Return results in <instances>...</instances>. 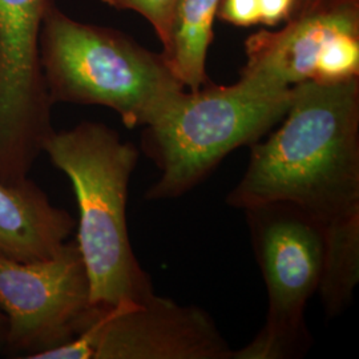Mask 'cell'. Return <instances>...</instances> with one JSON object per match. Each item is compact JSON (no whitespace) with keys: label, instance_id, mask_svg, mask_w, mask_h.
Segmentation results:
<instances>
[{"label":"cell","instance_id":"1","mask_svg":"<svg viewBox=\"0 0 359 359\" xmlns=\"http://www.w3.org/2000/svg\"><path fill=\"white\" fill-rule=\"evenodd\" d=\"M280 123L250 145L226 203L243 210L290 203L325 222L359 210V77L295 84Z\"/></svg>","mask_w":359,"mask_h":359},{"label":"cell","instance_id":"2","mask_svg":"<svg viewBox=\"0 0 359 359\" xmlns=\"http://www.w3.org/2000/svg\"><path fill=\"white\" fill-rule=\"evenodd\" d=\"M69 179L79 206L76 246L86 265L95 308L142 302L154 285L133 253L127 222L129 181L139 151L115 129L84 121L53 130L43 145Z\"/></svg>","mask_w":359,"mask_h":359},{"label":"cell","instance_id":"3","mask_svg":"<svg viewBox=\"0 0 359 359\" xmlns=\"http://www.w3.org/2000/svg\"><path fill=\"white\" fill-rule=\"evenodd\" d=\"M292 87L241 74L231 86L210 81L180 90L144 127L142 147L160 176L148 200L191 192L237 148L261 140L286 115Z\"/></svg>","mask_w":359,"mask_h":359},{"label":"cell","instance_id":"4","mask_svg":"<svg viewBox=\"0 0 359 359\" xmlns=\"http://www.w3.org/2000/svg\"><path fill=\"white\" fill-rule=\"evenodd\" d=\"M40 65L52 104L105 107L127 128L145 127L185 90L163 53L121 31L77 22L57 6L43 23Z\"/></svg>","mask_w":359,"mask_h":359},{"label":"cell","instance_id":"5","mask_svg":"<svg viewBox=\"0 0 359 359\" xmlns=\"http://www.w3.org/2000/svg\"><path fill=\"white\" fill-rule=\"evenodd\" d=\"M257 264L268 294L266 322L231 359H289L311 345L305 309L317 293L326 222L290 203L244 209Z\"/></svg>","mask_w":359,"mask_h":359},{"label":"cell","instance_id":"6","mask_svg":"<svg viewBox=\"0 0 359 359\" xmlns=\"http://www.w3.org/2000/svg\"><path fill=\"white\" fill-rule=\"evenodd\" d=\"M59 0H0V180L26 179L53 132L40 35Z\"/></svg>","mask_w":359,"mask_h":359},{"label":"cell","instance_id":"7","mask_svg":"<svg viewBox=\"0 0 359 359\" xmlns=\"http://www.w3.org/2000/svg\"><path fill=\"white\" fill-rule=\"evenodd\" d=\"M0 310L7 344L31 355L80 333L102 310L90 302L88 274L76 243L36 261L0 258Z\"/></svg>","mask_w":359,"mask_h":359},{"label":"cell","instance_id":"8","mask_svg":"<svg viewBox=\"0 0 359 359\" xmlns=\"http://www.w3.org/2000/svg\"><path fill=\"white\" fill-rule=\"evenodd\" d=\"M228 341L198 306L152 294L104 313L93 359H231Z\"/></svg>","mask_w":359,"mask_h":359},{"label":"cell","instance_id":"9","mask_svg":"<svg viewBox=\"0 0 359 359\" xmlns=\"http://www.w3.org/2000/svg\"><path fill=\"white\" fill-rule=\"evenodd\" d=\"M286 22L278 31H259L246 39L241 74L283 87L313 81L327 40L344 31H359V1L332 0Z\"/></svg>","mask_w":359,"mask_h":359},{"label":"cell","instance_id":"10","mask_svg":"<svg viewBox=\"0 0 359 359\" xmlns=\"http://www.w3.org/2000/svg\"><path fill=\"white\" fill-rule=\"evenodd\" d=\"M75 229V219L52 205L31 180H0V258L36 261L57 255Z\"/></svg>","mask_w":359,"mask_h":359},{"label":"cell","instance_id":"11","mask_svg":"<svg viewBox=\"0 0 359 359\" xmlns=\"http://www.w3.org/2000/svg\"><path fill=\"white\" fill-rule=\"evenodd\" d=\"M219 0H179L163 56L185 90L209 83L206 57Z\"/></svg>","mask_w":359,"mask_h":359},{"label":"cell","instance_id":"12","mask_svg":"<svg viewBox=\"0 0 359 359\" xmlns=\"http://www.w3.org/2000/svg\"><path fill=\"white\" fill-rule=\"evenodd\" d=\"M359 283V210L326 222L317 293L329 317L342 314Z\"/></svg>","mask_w":359,"mask_h":359},{"label":"cell","instance_id":"13","mask_svg":"<svg viewBox=\"0 0 359 359\" xmlns=\"http://www.w3.org/2000/svg\"><path fill=\"white\" fill-rule=\"evenodd\" d=\"M359 76V31L335 34L318 57L313 81L339 83Z\"/></svg>","mask_w":359,"mask_h":359},{"label":"cell","instance_id":"14","mask_svg":"<svg viewBox=\"0 0 359 359\" xmlns=\"http://www.w3.org/2000/svg\"><path fill=\"white\" fill-rule=\"evenodd\" d=\"M120 11H133L142 15L154 27L163 47L167 44L173 15L179 0H102Z\"/></svg>","mask_w":359,"mask_h":359},{"label":"cell","instance_id":"15","mask_svg":"<svg viewBox=\"0 0 359 359\" xmlns=\"http://www.w3.org/2000/svg\"><path fill=\"white\" fill-rule=\"evenodd\" d=\"M217 16L233 26L259 25L258 0H219Z\"/></svg>","mask_w":359,"mask_h":359},{"label":"cell","instance_id":"16","mask_svg":"<svg viewBox=\"0 0 359 359\" xmlns=\"http://www.w3.org/2000/svg\"><path fill=\"white\" fill-rule=\"evenodd\" d=\"M259 23L265 26H278L290 19L294 13L295 0H258Z\"/></svg>","mask_w":359,"mask_h":359},{"label":"cell","instance_id":"17","mask_svg":"<svg viewBox=\"0 0 359 359\" xmlns=\"http://www.w3.org/2000/svg\"><path fill=\"white\" fill-rule=\"evenodd\" d=\"M327 1H332V0H297V1H295V8L293 15L304 13V11H306L309 8L321 6V4L327 3ZM293 15H292V16H293ZM292 16H290V18H292Z\"/></svg>","mask_w":359,"mask_h":359},{"label":"cell","instance_id":"18","mask_svg":"<svg viewBox=\"0 0 359 359\" xmlns=\"http://www.w3.org/2000/svg\"><path fill=\"white\" fill-rule=\"evenodd\" d=\"M7 344V320L0 310V348Z\"/></svg>","mask_w":359,"mask_h":359},{"label":"cell","instance_id":"19","mask_svg":"<svg viewBox=\"0 0 359 359\" xmlns=\"http://www.w3.org/2000/svg\"><path fill=\"white\" fill-rule=\"evenodd\" d=\"M295 1H297V0H295Z\"/></svg>","mask_w":359,"mask_h":359}]
</instances>
